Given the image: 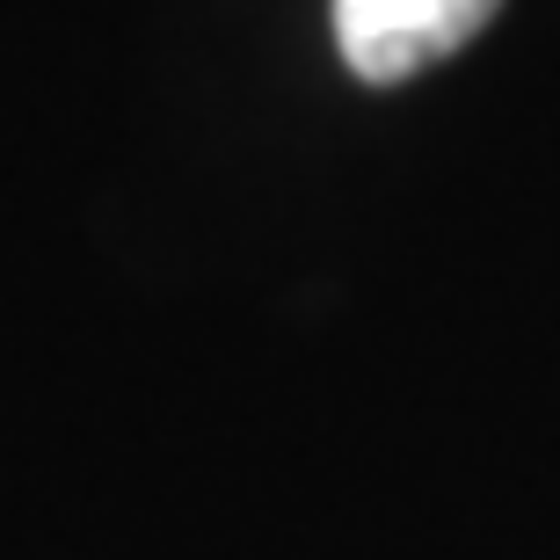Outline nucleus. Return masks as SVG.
Segmentation results:
<instances>
[{"instance_id": "obj_1", "label": "nucleus", "mask_w": 560, "mask_h": 560, "mask_svg": "<svg viewBox=\"0 0 560 560\" xmlns=\"http://www.w3.org/2000/svg\"><path fill=\"white\" fill-rule=\"evenodd\" d=\"M495 8L502 0H335V44L357 81L394 88L480 37Z\"/></svg>"}]
</instances>
